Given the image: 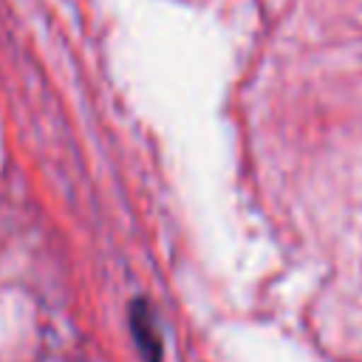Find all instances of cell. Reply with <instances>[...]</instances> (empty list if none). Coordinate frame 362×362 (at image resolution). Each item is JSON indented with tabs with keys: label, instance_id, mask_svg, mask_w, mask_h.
I'll use <instances>...</instances> for the list:
<instances>
[]
</instances>
